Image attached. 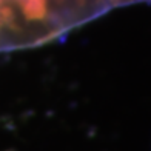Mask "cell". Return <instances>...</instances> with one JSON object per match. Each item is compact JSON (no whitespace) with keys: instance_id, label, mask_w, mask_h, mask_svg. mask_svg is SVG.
I'll list each match as a JSON object with an SVG mask.
<instances>
[{"instance_id":"6da1fadb","label":"cell","mask_w":151,"mask_h":151,"mask_svg":"<svg viewBox=\"0 0 151 151\" xmlns=\"http://www.w3.org/2000/svg\"><path fill=\"white\" fill-rule=\"evenodd\" d=\"M109 9L106 0H0V51L42 46Z\"/></svg>"},{"instance_id":"7a4b0ae2","label":"cell","mask_w":151,"mask_h":151,"mask_svg":"<svg viewBox=\"0 0 151 151\" xmlns=\"http://www.w3.org/2000/svg\"><path fill=\"white\" fill-rule=\"evenodd\" d=\"M109 8H120V6L139 5V3H151V0H106Z\"/></svg>"},{"instance_id":"3957f363","label":"cell","mask_w":151,"mask_h":151,"mask_svg":"<svg viewBox=\"0 0 151 151\" xmlns=\"http://www.w3.org/2000/svg\"><path fill=\"white\" fill-rule=\"evenodd\" d=\"M0 52H2V51H0Z\"/></svg>"}]
</instances>
